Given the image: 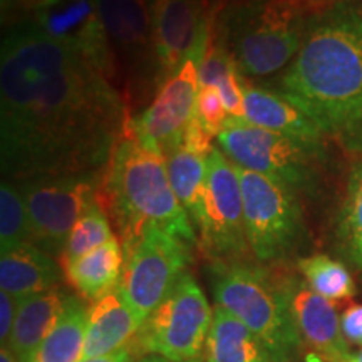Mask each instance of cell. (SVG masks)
<instances>
[{
  "mask_svg": "<svg viewBox=\"0 0 362 362\" xmlns=\"http://www.w3.org/2000/svg\"><path fill=\"white\" fill-rule=\"evenodd\" d=\"M123 94L84 54L29 21L0 51V166L4 180L96 173L128 123Z\"/></svg>",
  "mask_w": 362,
  "mask_h": 362,
  "instance_id": "cell-1",
  "label": "cell"
},
{
  "mask_svg": "<svg viewBox=\"0 0 362 362\" xmlns=\"http://www.w3.org/2000/svg\"><path fill=\"white\" fill-rule=\"evenodd\" d=\"M279 90L300 104L325 136L362 153V7L341 0L307 19L304 40Z\"/></svg>",
  "mask_w": 362,
  "mask_h": 362,
  "instance_id": "cell-2",
  "label": "cell"
},
{
  "mask_svg": "<svg viewBox=\"0 0 362 362\" xmlns=\"http://www.w3.org/2000/svg\"><path fill=\"white\" fill-rule=\"evenodd\" d=\"M98 203L116 223L124 253L149 226L165 230L189 247L200 243L171 188L165 155L136 138L128 123L103 170Z\"/></svg>",
  "mask_w": 362,
  "mask_h": 362,
  "instance_id": "cell-3",
  "label": "cell"
},
{
  "mask_svg": "<svg viewBox=\"0 0 362 362\" xmlns=\"http://www.w3.org/2000/svg\"><path fill=\"white\" fill-rule=\"evenodd\" d=\"M314 11L309 0H237L221 8L216 37L243 79L267 78L297 56Z\"/></svg>",
  "mask_w": 362,
  "mask_h": 362,
  "instance_id": "cell-4",
  "label": "cell"
},
{
  "mask_svg": "<svg viewBox=\"0 0 362 362\" xmlns=\"http://www.w3.org/2000/svg\"><path fill=\"white\" fill-rule=\"evenodd\" d=\"M210 282L216 305L245 324L274 362L297 356L302 341L288 300V274L248 259L211 262Z\"/></svg>",
  "mask_w": 362,
  "mask_h": 362,
  "instance_id": "cell-5",
  "label": "cell"
},
{
  "mask_svg": "<svg viewBox=\"0 0 362 362\" xmlns=\"http://www.w3.org/2000/svg\"><path fill=\"white\" fill-rule=\"evenodd\" d=\"M214 310L189 272H183L139 327L131 351L141 359L155 354L173 362H203Z\"/></svg>",
  "mask_w": 362,
  "mask_h": 362,
  "instance_id": "cell-6",
  "label": "cell"
},
{
  "mask_svg": "<svg viewBox=\"0 0 362 362\" xmlns=\"http://www.w3.org/2000/svg\"><path fill=\"white\" fill-rule=\"evenodd\" d=\"M235 170L242 187L247 242L253 259L260 264L284 260L304 235L298 192L272 176L238 165Z\"/></svg>",
  "mask_w": 362,
  "mask_h": 362,
  "instance_id": "cell-7",
  "label": "cell"
},
{
  "mask_svg": "<svg viewBox=\"0 0 362 362\" xmlns=\"http://www.w3.org/2000/svg\"><path fill=\"white\" fill-rule=\"evenodd\" d=\"M216 143L235 165L284 181L298 193L317 187L324 146L298 141L235 117L226 119Z\"/></svg>",
  "mask_w": 362,
  "mask_h": 362,
  "instance_id": "cell-8",
  "label": "cell"
},
{
  "mask_svg": "<svg viewBox=\"0 0 362 362\" xmlns=\"http://www.w3.org/2000/svg\"><path fill=\"white\" fill-rule=\"evenodd\" d=\"M103 171L17 181L25 198L30 243L61 259L71 230L98 203Z\"/></svg>",
  "mask_w": 362,
  "mask_h": 362,
  "instance_id": "cell-9",
  "label": "cell"
},
{
  "mask_svg": "<svg viewBox=\"0 0 362 362\" xmlns=\"http://www.w3.org/2000/svg\"><path fill=\"white\" fill-rule=\"evenodd\" d=\"M215 13L211 8L193 47L181 61L178 69L156 89L151 104L138 116H129L128 119L131 133L146 146L163 153L165 158L181 146L183 131L194 115V104L200 90V64Z\"/></svg>",
  "mask_w": 362,
  "mask_h": 362,
  "instance_id": "cell-10",
  "label": "cell"
},
{
  "mask_svg": "<svg viewBox=\"0 0 362 362\" xmlns=\"http://www.w3.org/2000/svg\"><path fill=\"white\" fill-rule=\"evenodd\" d=\"M192 262V247L158 226H149L124 253L119 292L139 324L161 304Z\"/></svg>",
  "mask_w": 362,
  "mask_h": 362,
  "instance_id": "cell-11",
  "label": "cell"
},
{
  "mask_svg": "<svg viewBox=\"0 0 362 362\" xmlns=\"http://www.w3.org/2000/svg\"><path fill=\"white\" fill-rule=\"evenodd\" d=\"M211 262L248 259L242 187L233 161L218 146L206 158L205 220L198 232Z\"/></svg>",
  "mask_w": 362,
  "mask_h": 362,
  "instance_id": "cell-12",
  "label": "cell"
},
{
  "mask_svg": "<svg viewBox=\"0 0 362 362\" xmlns=\"http://www.w3.org/2000/svg\"><path fill=\"white\" fill-rule=\"evenodd\" d=\"M117 67L124 96L148 83L160 88V74L151 42L148 0H94ZM126 99V98H124Z\"/></svg>",
  "mask_w": 362,
  "mask_h": 362,
  "instance_id": "cell-13",
  "label": "cell"
},
{
  "mask_svg": "<svg viewBox=\"0 0 362 362\" xmlns=\"http://www.w3.org/2000/svg\"><path fill=\"white\" fill-rule=\"evenodd\" d=\"M160 86L193 47L211 8L208 0H148Z\"/></svg>",
  "mask_w": 362,
  "mask_h": 362,
  "instance_id": "cell-14",
  "label": "cell"
},
{
  "mask_svg": "<svg viewBox=\"0 0 362 362\" xmlns=\"http://www.w3.org/2000/svg\"><path fill=\"white\" fill-rule=\"evenodd\" d=\"M288 300L298 336L317 359L342 362L351 356L334 302L315 293L296 275H288Z\"/></svg>",
  "mask_w": 362,
  "mask_h": 362,
  "instance_id": "cell-15",
  "label": "cell"
},
{
  "mask_svg": "<svg viewBox=\"0 0 362 362\" xmlns=\"http://www.w3.org/2000/svg\"><path fill=\"white\" fill-rule=\"evenodd\" d=\"M245 121L315 146H324V131L297 101L279 89L243 83Z\"/></svg>",
  "mask_w": 362,
  "mask_h": 362,
  "instance_id": "cell-16",
  "label": "cell"
},
{
  "mask_svg": "<svg viewBox=\"0 0 362 362\" xmlns=\"http://www.w3.org/2000/svg\"><path fill=\"white\" fill-rule=\"evenodd\" d=\"M141 324L138 322L119 288L103 296L88 307L83 359L110 354L129 346Z\"/></svg>",
  "mask_w": 362,
  "mask_h": 362,
  "instance_id": "cell-17",
  "label": "cell"
},
{
  "mask_svg": "<svg viewBox=\"0 0 362 362\" xmlns=\"http://www.w3.org/2000/svg\"><path fill=\"white\" fill-rule=\"evenodd\" d=\"M61 269L54 257L30 242L2 250L0 287L17 300L51 291L61 284Z\"/></svg>",
  "mask_w": 362,
  "mask_h": 362,
  "instance_id": "cell-18",
  "label": "cell"
},
{
  "mask_svg": "<svg viewBox=\"0 0 362 362\" xmlns=\"http://www.w3.org/2000/svg\"><path fill=\"white\" fill-rule=\"evenodd\" d=\"M69 298L64 288L35 293L19 300L16 324L6 346L21 362H27L45 337L56 327L64 305Z\"/></svg>",
  "mask_w": 362,
  "mask_h": 362,
  "instance_id": "cell-19",
  "label": "cell"
},
{
  "mask_svg": "<svg viewBox=\"0 0 362 362\" xmlns=\"http://www.w3.org/2000/svg\"><path fill=\"white\" fill-rule=\"evenodd\" d=\"M67 282L86 300H98L119 287L124 269L123 245L116 237L88 255L61 265Z\"/></svg>",
  "mask_w": 362,
  "mask_h": 362,
  "instance_id": "cell-20",
  "label": "cell"
},
{
  "mask_svg": "<svg viewBox=\"0 0 362 362\" xmlns=\"http://www.w3.org/2000/svg\"><path fill=\"white\" fill-rule=\"evenodd\" d=\"M203 362H274L270 352L245 324L216 305Z\"/></svg>",
  "mask_w": 362,
  "mask_h": 362,
  "instance_id": "cell-21",
  "label": "cell"
},
{
  "mask_svg": "<svg viewBox=\"0 0 362 362\" xmlns=\"http://www.w3.org/2000/svg\"><path fill=\"white\" fill-rule=\"evenodd\" d=\"M216 19L210 25L205 54L200 64V88H215L225 104L230 117L245 119V98H243V76L228 51L216 37Z\"/></svg>",
  "mask_w": 362,
  "mask_h": 362,
  "instance_id": "cell-22",
  "label": "cell"
},
{
  "mask_svg": "<svg viewBox=\"0 0 362 362\" xmlns=\"http://www.w3.org/2000/svg\"><path fill=\"white\" fill-rule=\"evenodd\" d=\"M88 307L81 298L69 296L56 327L27 362H81L84 351Z\"/></svg>",
  "mask_w": 362,
  "mask_h": 362,
  "instance_id": "cell-23",
  "label": "cell"
},
{
  "mask_svg": "<svg viewBox=\"0 0 362 362\" xmlns=\"http://www.w3.org/2000/svg\"><path fill=\"white\" fill-rule=\"evenodd\" d=\"M166 166L171 188L198 233L205 220L206 158L178 148L166 156Z\"/></svg>",
  "mask_w": 362,
  "mask_h": 362,
  "instance_id": "cell-24",
  "label": "cell"
},
{
  "mask_svg": "<svg viewBox=\"0 0 362 362\" xmlns=\"http://www.w3.org/2000/svg\"><path fill=\"white\" fill-rule=\"evenodd\" d=\"M297 269L305 284L330 302L351 300L356 296V285L347 267L322 253L305 257L297 262Z\"/></svg>",
  "mask_w": 362,
  "mask_h": 362,
  "instance_id": "cell-25",
  "label": "cell"
},
{
  "mask_svg": "<svg viewBox=\"0 0 362 362\" xmlns=\"http://www.w3.org/2000/svg\"><path fill=\"white\" fill-rule=\"evenodd\" d=\"M337 243L342 255L362 269V160L354 166L347 183L337 221Z\"/></svg>",
  "mask_w": 362,
  "mask_h": 362,
  "instance_id": "cell-26",
  "label": "cell"
},
{
  "mask_svg": "<svg viewBox=\"0 0 362 362\" xmlns=\"http://www.w3.org/2000/svg\"><path fill=\"white\" fill-rule=\"evenodd\" d=\"M112 237L115 235L111 232L110 216L99 206V203H94L71 230L66 248L61 255V265L71 264V262L88 255L110 242Z\"/></svg>",
  "mask_w": 362,
  "mask_h": 362,
  "instance_id": "cell-27",
  "label": "cell"
},
{
  "mask_svg": "<svg viewBox=\"0 0 362 362\" xmlns=\"http://www.w3.org/2000/svg\"><path fill=\"white\" fill-rule=\"evenodd\" d=\"M24 242H30L25 198L17 181L4 180L0 185V247L6 250Z\"/></svg>",
  "mask_w": 362,
  "mask_h": 362,
  "instance_id": "cell-28",
  "label": "cell"
},
{
  "mask_svg": "<svg viewBox=\"0 0 362 362\" xmlns=\"http://www.w3.org/2000/svg\"><path fill=\"white\" fill-rule=\"evenodd\" d=\"M194 116L200 119L203 128L211 136L216 138L221 133L228 112L225 110V104L221 101L218 90L215 88H200L197 104H194Z\"/></svg>",
  "mask_w": 362,
  "mask_h": 362,
  "instance_id": "cell-29",
  "label": "cell"
},
{
  "mask_svg": "<svg viewBox=\"0 0 362 362\" xmlns=\"http://www.w3.org/2000/svg\"><path fill=\"white\" fill-rule=\"evenodd\" d=\"M215 136H211L208 131L203 128V124L200 123L197 116H192V119L188 121L187 128L183 131V138H181V146L183 149H187L189 153H194V155H200L208 158L210 156L211 149L215 146L211 144Z\"/></svg>",
  "mask_w": 362,
  "mask_h": 362,
  "instance_id": "cell-30",
  "label": "cell"
},
{
  "mask_svg": "<svg viewBox=\"0 0 362 362\" xmlns=\"http://www.w3.org/2000/svg\"><path fill=\"white\" fill-rule=\"evenodd\" d=\"M341 330L347 342L362 347V304H352L342 312Z\"/></svg>",
  "mask_w": 362,
  "mask_h": 362,
  "instance_id": "cell-31",
  "label": "cell"
},
{
  "mask_svg": "<svg viewBox=\"0 0 362 362\" xmlns=\"http://www.w3.org/2000/svg\"><path fill=\"white\" fill-rule=\"evenodd\" d=\"M17 309H19V300L8 296L7 292H0V341H2V346H6L11 337L13 324H16Z\"/></svg>",
  "mask_w": 362,
  "mask_h": 362,
  "instance_id": "cell-32",
  "label": "cell"
},
{
  "mask_svg": "<svg viewBox=\"0 0 362 362\" xmlns=\"http://www.w3.org/2000/svg\"><path fill=\"white\" fill-rule=\"evenodd\" d=\"M81 362H139V357L131 351V347H124V349L110 352V354L93 357V359H86Z\"/></svg>",
  "mask_w": 362,
  "mask_h": 362,
  "instance_id": "cell-33",
  "label": "cell"
},
{
  "mask_svg": "<svg viewBox=\"0 0 362 362\" xmlns=\"http://www.w3.org/2000/svg\"><path fill=\"white\" fill-rule=\"evenodd\" d=\"M0 362H21V361L17 359V356L13 354L7 346H2V349H0Z\"/></svg>",
  "mask_w": 362,
  "mask_h": 362,
  "instance_id": "cell-34",
  "label": "cell"
},
{
  "mask_svg": "<svg viewBox=\"0 0 362 362\" xmlns=\"http://www.w3.org/2000/svg\"><path fill=\"white\" fill-rule=\"evenodd\" d=\"M12 6H13V0H2V21L4 22H6V19L11 17Z\"/></svg>",
  "mask_w": 362,
  "mask_h": 362,
  "instance_id": "cell-35",
  "label": "cell"
},
{
  "mask_svg": "<svg viewBox=\"0 0 362 362\" xmlns=\"http://www.w3.org/2000/svg\"><path fill=\"white\" fill-rule=\"evenodd\" d=\"M139 362H173L170 359H166V357H161V356H155V354H149V356H144L139 359Z\"/></svg>",
  "mask_w": 362,
  "mask_h": 362,
  "instance_id": "cell-36",
  "label": "cell"
},
{
  "mask_svg": "<svg viewBox=\"0 0 362 362\" xmlns=\"http://www.w3.org/2000/svg\"><path fill=\"white\" fill-rule=\"evenodd\" d=\"M309 2H310V6L319 8V7L330 6V4H334V2H341V0H309Z\"/></svg>",
  "mask_w": 362,
  "mask_h": 362,
  "instance_id": "cell-37",
  "label": "cell"
},
{
  "mask_svg": "<svg viewBox=\"0 0 362 362\" xmlns=\"http://www.w3.org/2000/svg\"><path fill=\"white\" fill-rule=\"evenodd\" d=\"M342 362H362V349L357 352V354H351L347 359H344Z\"/></svg>",
  "mask_w": 362,
  "mask_h": 362,
  "instance_id": "cell-38",
  "label": "cell"
}]
</instances>
